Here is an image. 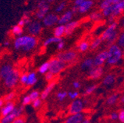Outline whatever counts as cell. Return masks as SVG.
<instances>
[{
  "mask_svg": "<svg viewBox=\"0 0 124 123\" xmlns=\"http://www.w3.org/2000/svg\"><path fill=\"white\" fill-rule=\"evenodd\" d=\"M38 43V40L36 37L30 35H24L17 37L14 40L13 47L16 50H22L24 52L33 50Z\"/></svg>",
  "mask_w": 124,
  "mask_h": 123,
  "instance_id": "cell-1",
  "label": "cell"
},
{
  "mask_svg": "<svg viewBox=\"0 0 124 123\" xmlns=\"http://www.w3.org/2000/svg\"><path fill=\"white\" fill-rule=\"evenodd\" d=\"M117 25L118 24L116 22H114L108 25L100 37L102 41H106L108 44L112 45L117 41L118 37V32L117 31Z\"/></svg>",
  "mask_w": 124,
  "mask_h": 123,
  "instance_id": "cell-2",
  "label": "cell"
},
{
  "mask_svg": "<svg viewBox=\"0 0 124 123\" xmlns=\"http://www.w3.org/2000/svg\"><path fill=\"white\" fill-rule=\"evenodd\" d=\"M107 51L108 52V57L106 60V63L108 65H115L121 60L123 58V50L116 43L110 45Z\"/></svg>",
  "mask_w": 124,
  "mask_h": 123,
  "instance_id": "cell-3",
  "label": "cell"
},
{
  "mask_svg": "<svg viewBox=\"0 0 124 123\" xmlns=\"http://www.w3.org/2000/svg\"><path fill=\"white\" fill-rule=\"evenodd\" d=\"M21 74L18 69H14L12 72L4 79L5 85L8 88H13L19 82V77Z\"/></svg>",
  "mask_w": 124,
  "mask_h": 123,
  "instance_id": "cell-4",
  "label": "cell"
},
{
  "mask_svg": "<svg viewBox=\"0 0 124 123\" xmlns=\"http://www.w3.org/2000/svg\"><path fill=\"white\" fill-rule=\"evenodd\" d=\"M52 1H39L37 3V10L36 12V16L38 19L42 20L50 10L49 3Z\"/></svg>",
  "mask_w": 124,
  "mask_h": 123,
  "instance_id": "cell-5",
  "label": "cell"
},
{
  "mask_svg": "<svg viewBox=\"0 0 124 123\" xmlns=\"http://www.w3.org/2000/svg\"><path fill=\"white\" fill-rule=\"evenodd\" d=\"M48 62L50 64L49 72H51L53 75L59 74L66 67V64H64V62H62V61L58 60L57 58H52Z\"/></svg>",
  "mask_w": 124,
  "mask_h": 123,
  "instance_id": "cell-6",
  "label": "cell"
},
{
  "mask_svg": "<svg viewBox=\"0 0 124 123\" xmlns=\"http://www.w3.org/2000/svg\"><path fill=\"white\" fill-rule=\"evenodd\" d=\"M84 103L81 99H76L73 100L69 106L70 115L82 113L84 109Z\"/></svg>",
  "mask_w": 124,
  "mask_h": 123,
  "instance_id": "cell-7",
  "label": "cell"
},
{
  "mask_svg": "<svg viewBox=\"0 0 124 123\" xmlns=\"http://www.w3.org/2000/svg\"><path fill=\"white\" fill-rule=\"evenodd\" d=\"M58 60H60L64 64L71 63L74 61L77 58V53L73 50H69L67 52H61L57 55L56 57Z\"/></svg>",
  "mask_w": 124,
  "mask_h": 123,
  "instance_id": "cell-8",
  "label": "cell"
},
{
  "mask_svg": "<svg viewBox=\"0 0 124 123\" xmlns=\"http://www.w3.org/2000/svg\"><path fill=\"white\" fill-rule=\"evenodd\" d=\"M42 30V24L39 21H33L27 25V31L30 36L36 37Z\"/></svg>",
  "mask_w": 124,
  "mask_h": 123,
  "instance_id": "cell-9",
  "label": "cell"
},
{
  "mask_svg": "<svg viewBox=\"0 0 124 123\" xmlns=\"http://www.w3.org/2000/svg\"><path fill=\"white\" fill-rule=\"evenodd\" d=\"M108 57V52L107 50L102 51L99 52L94 58V64L95 66H102L105 62H106V60Z\"/></svg>",
  "mask_w": 124,
  "mask_h": 123,
  "instance_id": "cell-10",
  "label": "cell"
},
{
  "mask_svg": "<svg viewBox=\"0 0 124 123\" xmlns=\"http://www.w3.org/2000/svg\"><path fill=\"white\" fill-rule=\"evenodd\" d=\"M58 16L55 13H48L42 19V24L45 27H52L58 23Z\"/></svg>",
  "mask_w": 124,
  "mask_h": 123,
  "instance_id": "cell-11",
  "label": "cell"
},
{
  "mask_svg": "<svg viewBox=\"0 0 124 123\" xmlns=\"http://www.w3.org/2000/svg\"><path fill=\"white\" fill-rule=\"evenodd\" d=\"M104 69L102 66H95L89 71V78L92 80H98L103 74Z\"/></svg>",
  "mask_w": 124,
  "mask_h": 123,
  "instance_id": "cell-12",
  "label": "cell"
},
{
  "mask_svg": "<svg viewBox=\"0 0 124 123\" xmlns=\"http://www.w3.org/2000/svg\"><path fill=\"white\" fill-rule=\"evenodd\" d=\"M73 14L74 13L71 10L64 12L63 15H61L60 17H58V25H65L67 23L70 22L73 18Z\"/></svg>",
  "mask_w": 124,
  "mask_h": 123,
  "instance_id": "cell-13",
  "label": "cell"
},
{
  "mask_svg": "<svg viewBox=\"0 0 124 123\" xmlns=\"http://www.w3.org/2000/svg\"><path fill=\"white\" fill-rule=\"evenodd\" d=\"M94 5V2L92 0H82L81 3L78 6V12L80 13H85L88 12Z\"/></svg>",
  "mask_w": 124,
  "mask_h": 123,
  "instance_id": "cell-14",
  "label": "cell"
},
{
  "mask_svg": "<svg viewBox=\"0 0 124 123\" xmlns=\"http://www.w3.org/2000/svg\"><path fill=\"white\" fill-rule=\"evenodd\" d=\"M112 16L115 18L120 16V14L124 11V0H120V1L112 5Z\"/></svg>",
  "mask_w": 124,
  "mask_h": 123,
  "instance_id": "cell-15",
  "label": "cell"
},
{
  "mask_svg": "<svg viewBox=\"0 0 124 123\" xmlns=\"http://www.w3.org/2000/svg\"><path fill=\"white\" fill-rule=\"evenodd\" d=\"M15 107H16L15 103L13 102H5L1 109V111H0V115L2 116H5L12 114L13 111L15 109Z\"/></svg>",
  "mask_w": 124,
  "mask_h": 123,
  "instance_id": "cell-16",
  "label": "cell"
},
{
  "mask_svg": "<svg viewBox=\"0 0 124 123\" xmlns=\"http://www.w3.org/2000/svg\"><path fill=\"white\" fill-rule=\"evenodd\" d=\"M55 85H56V82L55 81L50 82L48 83V85L46 86V88L43 90V91L40 94V99L41 100H46V98H47L48 96L50 95V94L51 93V91L55 88Z\"/></svg>",
  "mask_w": 124,
  "mask_h": 123,
  "instance_id": "cell-17",
  "label": "cell"
},
{
  "mask_svg": "<svg viewBox=\"0 0 124 123\" xmlns=\"http://www.w3.org/2000/svg\"><path fill=\"white\" fill-rule=\"evenodd\" d=\"M85 116L83 113L70 115L64 121V123H81Z\"/></svg>",
  "mask_w": 124,
  "mask_h": 123,
  "instance_id": "cell-18",
  "label": "cell"
},
{
  "mask_svg": "<svg viewBox=\"0 0 124 123\" xmlns=\"http://www.w3.org/2000/svg\"><path fill=\"white\" fill-rule=\"evenodd\" d=\"M79 24L80 22L78 21H71L70 22L65 24V35L70 36L75 31V29L79 26Z\"/></svg>",
  "mask_w": 124,
  "mask_h": 123,
  "instance_id": "cell-19",
  "label": "cell"
},
{
  "mask_svg": "<svg viewBox=\"0 0 124 123\" xmlns=\"http://www.w3.org/2000/svg\"><path fill=\"white\" fill-rule=\"evenodd\" d=\"M13 67L11 64H6L3 65L1 68H0V74H1L2 79H5L6 77H8L13 70Z\"/></svg>",
  "mask_w": 124,
  "mask_h": 123,
  "instance_id": "cell-20",
  "label": "cell"
},
{
  "mask_svg": "<svg viewBox=\"0 0 124 123\" xmlns=\"http://www.w3.org/2000/svg\"><path fill=\"white\" fill-rule=\"evenodd\" d=\"M94 67H95L94 60H93V58H90L84 60V61L81 64V68L83 70H90Z\"/></svg>",
  "mask_w": 124,
  "mask_h": 123,
  "instance_id": "cell-21",
  "label": "cell"
},
{
  "mask_svg": "<svg viewBox=\"0 0 124 123\" xmlns=\"http://www.w3.org/2000/svg\"><path fill=\"white\" fill-rule=\"evenodd\" d=\"M53 34L54 37L62 38L65 35V27L64 25H58L53 29Z\"/></svg>",
  "mask_w": 124,
  "mask_h": 123,
  "instance_id": "cell-22",
  "label": "cell"
},
{
  "mask_svg": "<svg viewBox=\"0 0 124 123\" xmlns=\"http://www.w3.org/2000/svg\"><path fill=\"white\" fill-rule=\"evenodd\" d=\"M37 80H38V78H37L36 73L34 72H31L27 74V81L25 86H33L37 83Z\"/></svg>",
  "mask_w": 124,
  "mask_h": 123,
  "instance_id": "cell-23",
  "label": "cell"
},
{
  "mask_svg": "<svg viewBox=\"0 0 124 123\" xmlns=\"http://www.w3.org/2000/svg\"><path fill=\"white\" fill-rule=\"evenodd\" d=\"M115 82V76L113 74H108L104 77L103 79V84L104 86H111Z\"/></svg>",
  "mask_w": 124,
  "mask_h": 123,
  "instance_id": "cell-24",
  "label": "cell"
},
{
  "mask_svg": "<svg viewBox=\"0 0 124 123\" xmlns=\"http://www.w3.org/2000/svg\"><path fill=\"white\" fill-rule=\"evenodd\" d=\"M23 32H24L23 27H21L18 24L14 25L12 27V29H11V33H12V34L13 36H17V37H19V36H22Z\"/></svg>",
  "mask_w": 124,
  "mask_h": 123,
  "instance_id": "cell-25",
  "label": "cell"
},
{
  "mask_svg": "<svg viewBox=\"0 0 124 123\" xmlns=\"http://www.w3.org/2000/svg\"><path fill=\"white\" fill-rule=\"evenodd\" d=\"M62 41V38H56V37H50L48 38H46L44 43H43V45L44 47H47L50 44H52V43H59L60 41Z\"/></svg>",
  "mask_w": 124,
  "mask_h": 123,
  "instance_id": "cell-26",
  "label": "cell"
},
{
  "mask_svg": "<svg viewBox=\"0 0 124 123\" xmlns=\"http://www.w3.org/2000/svg\"><path fill=\"white\" fill-rule=\"evenodd\" d=\"M24 111V106L21 105L19 107H15L14 110L12 112V114L15 116V118H19L22 116Z\"/></svg>",
  "mask_w": 124,
  "mask_h": 123,
  "instance_id": "cell-27",
  "label": "cell"
},
{
  "mask_svg": "<svg viewBox=\"0 0 124 123\" xmlns=\"http://www.w3.org/2000/svg\"><path fill=\"white\" fill-rule=\"evenodd\" d=\"M89 17L90 20H92V21L98 22V21H100L103 18V16H102V14H101V12L94 11V12H92L89 14Z\"/></svg>",
  "mask_w": 124,
  "mask_h": 123,
  "instance_id": "cell-28",
  "label": "cell"
},
{
  "mask_svg": "<svg viewBox=\"0 0 124 123\" xmlns=\"http://www.w3.org/2000/svg\"><path fill=\"white\" fill-rule=\"evenodd\" d=\"M49 69H50V64L48 61H46V62H44L39 66L38 72L41 74H46L49 72Z\"/></svg>",
  "mask_w": 124,
  "mask_h": 123,
  "instance_id": "cell-29",
  "label": "cell"
},
{
  "mask_svg": "<svg viewBox=\"0 0 124 123\" xmlns=\"http://www.w3.org/2000/svg\"><path fill=\"white\" fill-rule=\"evenodd\" d=\"M118 99H119V95L117 94H113L107 98L106 103L108 105H113L117 102Z\"/></svg>",
  "mask_w": 124,
  "mask_h": 123,
  "instance_id": "cell-30",
  "label": "cell"
},
{
  "mask_svg": "<svg viewBox=\"0 0 124 123\" xmlns=\"http://www.w3.org/2000/svg\"><path fill=\"white\" fill-rule=\"evenodd\" d=\"M101 43H102L101 38L100 37H98L91 42V43L89 44V48L91 50H95L101 44Z\"/></svg>",
  "mask_w": 124,
  "mask_h": 123,
  "instance_id": "cell-31",
  "label": "cell"
},
{
  "mask_svg": "<svg viewBox=\"0 0 124 123\" xmlns=\"http://www.w3.org/2000/svg\"><path fill=\"white\" fill-rule=\"evenodd\" d=\"M113 5V0H103V1H102L99 5V7L100 9L102 10L106 9L107 7H110Z\"/></svg>",
  "mask_w": 124,
  "mask_h": 123,
  "instance_id": "cell-32",
  "label": "cell"
},
{
  "mask_svg": "<svg viewBox=\"0 0 124 123\" xmlns=\"http://www.w3.org/2000/svg\"><path fill=\"white\" fill-rule=\"evenodd\" d=\"M15 116L10 114L5 116H2L0 118V123H12V122L15 119Z\"/></svg>",
  "mask_w": 124,
  "mask_h": 123,
  "instance_id": "cell-33",
  "label": "cell"
},
{
  "mask_svg": "<svg viewBox=\"0 0 124 123\" xmlns=\"http://www.w3.org/2000/svg\"><path fill=\"white\" fill-rule=\"evenodd\" d=\"M117 45L121 49H124V31L120 33V34L118 35L117 39Z\"/></svg>",
  "mask_w": 124,
  "mask_h": 123,
  "instance_id": "cell-34",
  "label": "cell"
},
{
  "mask_svg": "<svg viewBox=\"0 0 124 123\" xmlns=\"http://www.w3.org/2000/svg\"><path fill=\"white\" fill-rule=\"evenodd\" d=\"M89 48V43L86 41H83L78 44V50L80 52H86Z\"/></svg>",
  "mask_w": 124,
  "mask_h": 123,
  "instance_id": "cell-35",
  "label": "cell"
},
{
  "mask_svg": "<svg viewBox=\"0 0 124 123\" xmlns=\"http://www.w3.org/2000/svg\"><path fill=\"white\" fill-rule=\"evenodd\" d=\"M15 97H16V93L14 91H10L4 97L3 100H4L5 102H13V100L15 99Z\"/></svg>",
  "mask_w": 124,
  "mask_h": 123,
  "instance_id": "cell-36",
  "label": "cell"
},
{
  "mask_svg": "<svg viewBox=\"0 0 124 123\" xmlns=\"http://www.w3.org/2000/svg\"><path fill=\"white\" fill-rule=\"evenodd\" d=\"M97 88H98V86L95 84L91 85V86L86 87V88L85 89V91H84V95H89V94H92L93 92L97 89Z\"/></svg>",
  "mask_w": 124,
  "mask_h": 123,
  "instance_id": "cell-37",
  "label": "cell"
},
{
  "mask_svg": "<svg viewBox=\"0 0 124 123\" xmlns=\"http://www.w3.org/2000/svg\"><path fill=\"white\" fill-rule=\"evenodd\" d=\"M67 94H68V93H67V91H61L58 92L57 94H56V97H57V99H58L59 101H64V100L67 98Z\"/></svg>",
  "mask_w": 124,
  "mask_h": 123,
  "instance_id": "cell-38",
  "label": "cell"
},
{
  "mask_svg": "<svg viewBox=\"0 0 124 123\" xmlns=\"http://www.w3.org/2000/svg\"><path fill=\"white\" fill-rule=\"evenodd\" d=\"M67 6V2H60L55 7V13H61L63 10H64V9L66 8Z\"/></svg>",
  "mask_w": 124,
  "mask_h": 123,
  "instance_id": "cell-39",
  "label": "cell"
},
{
  "mask_svg": "<svg viewBox=\"0 0 124 123\" xmlns=\"http://www.w3.org/2000/svg\"><path fill=\"white\" fill-rule=\"evenodd\" d=\"M101 14H102L103 17L104 16V17H107V18L109 17L110 16H112V6L108 7L106 9L102 10Z\"/></svg>",
  "mask_w": 124,
  "mask_h": 123,
  "instance_id": "cell-40",
  "label": "cell"
},
{
  "mask_svg": "<svg viewBox=\"0 0 124 123\" xmlns=\"http://www.w3.org/2000/svg\"><path fill=\"white\" fill-rule=\"evenodd\" d=\"M28 95H29L31 101H33V100H35L36 99L40 98V93H39L38 91H31Z\"/></svg>",
  "mask_w": 124,
  "mask_h": 123,
  "instance_id": "cell-41",
  "label": "cell"
},
{
  "mask_svg": "<svg viewBox=\"0 0 124 123\" xmlns=\"http://www.w3.org/2000/svg\"><path fill=\"white\" fill-rule=\"evenodd\" d=\"M67 96H68L70 99L75 100H76L77 98L78 99V97H79V92H78V91H70L69 93H68V94H67Z\"/></svg>",
  "mask_w": 124,
  "mask_h": 123,
  "instance_id": "cell-42",
  "label": "cell"
},
{
  "mask_svg": "<svg viewBox=\"0 0 124 123\" xmlns=\"http://www.w3.org/2000/svg\"><path fill=\"white\" fill-rule=\"evenodd\" d=\"M31 104H32V105L34 109H39V108L41 107L42 105V100L40 98H39V99H36V100L32 101Z\"/></svg>",
  "mask_w": 124,
  "mask_h": 123,
  "instance_id": "cell-43",
  "label": "cell"
},
{
  "mask_svg": "<svg viewBox=\"0 0 124 123\" xmlns=\"http://www.w3.org/2000/svg\"><path fill=\"white\" fill-rule=\"evenodd\" d=\"M22 19L24 21L25 25H27V26L31 22V19H30V16L28 15V13H27V12H25V13H24L23 16L22 17Z\"/></svg>",
  "mask_w": 124,
  "mask_h": 123,
  "instance_id": "cell-44",
  "label": "cell"
},
{
  "mask_svg": "<svg viewBox=\"0 0 124 123\" xmlns=\"http://www.w3.org/2000/svg\"><path fill=\"white\" fill-rule=\"evenodd\" d=\"M27 81V73L22 74L19 77V82L23 85H26Z\"/></svg>",
  "mask_w": 124,
  "mask_h": 123,
  "instance_id": "cell-45",
  "label": "cell"
},
{
  "mask_svg": "<svg viewBox=\"0 0 124 123\" xmlns=\"http://www.w3.org/2000/svg\"><path fill=\"white\" fill-rule=\"evenodd\" d=\"M31 102H32V101H31L29 95H25L23 98H22V105L25 106V105H30Z\"/></svg>",
  "mask_w": 124,
  "mask_h": 123,
  "instance_id": "cell-46",
  "label": "cell"
},
{
  "mask_svg": "<svg viewBox=\"0 0 124 123\" xmlns=\"http://www.w3.org/2000/svg\"><path fill=\"white\" fill-rule=\"evenodd\" d=\"M54 76H55V75H53L51 72H48L47 73H46V74H45V80H46V81L52 82V80H53V78H54Z\"/></svg>",
  "mask_w": 124,
  "mask_h": 123,
  "instance_id": "cell-47",
  "label": "cell"
},
{
  "mask_svg": "<svg viewBox=\"0 0 124 123\" xmlns=\"http://www.w3.org/2000/svg\"><path fill=\"white\" fill-rule=\"evenodd\" d=\"M118 114V119L120 122L124 123V109H122L119 111Z\"/></svg>",
  "mask_w": 124,
  "mask_h": 123,
  "instance_id": "cell-48",
  "label": "cell"
},
{
  "mask_svg": "<svg viewBox=\"0 0 124 123\" xmlns=\"http://www.w3.org/2000/svg\"><path fill=\"white\" fill-rule=\"evenodd\" d=\"M12 123H25V119L24 117L21 116V117H19V118H16L13 122Z\"/></svg>",
  "mask_w": 124,
  "mask_h": 123,
  "instance_id": "cell-49",
  "label": "cell"
},
{
  "mask_svg": "<svg viewBox=\"0 0 124 123\" xmlns=\"http://www.w3.org/2000/svg\"><path fill=\"white\" fill-rule=\"evenodd\" d=\"M109 119L112 121H115V120L118 119V114L117 112H112V113H111V114L109 115Z\"/></svg>",
  "mask_w": 124,
  "mask_h": 123,
  "instance_id": "cell-50",
  "label": "cell"
},
{
  "mask_svg": "<svg viewBox=\"0 0 124 123\" xmlns=\"http://www.w3.org/2000/svg\"><path fill=\"white\" fill-rule=\"evenodd\" d=\"M64 45H65V43H64V42L63 41H60L59 43H57V48H58V50H63L64 47Z\"/></svg>",
  "mask_w": 124,
  "mask_h": 123,
  "instance_id": "cell-51",
  "label": "cell"
},
{
  "mask_svg": "<svg viewBox=\"0 0 124 123\" xmlns=\"http://www.w3.org/2000/svg\"><path fill=\"white\" fill-rule=\"evenodd\" d=\"M72 86L74 88L78 89V88H81V83L79 81H74L72 83Z\"/></svg>",
  "mask_w": 124,
  "mask_h": 123,
  "instance_id": "cell-52",
  "label": "cell"
},
{
  "mask_svg": "<svg viewBox=\"0 0 124 123\" xmlns=\"http://www.w3.org/2000/svg\"><path fill=\"white\" fill-rule=\"evenodd\" d=\"M115 17L114 16H110L109 17H108V22H109L110 24H112V23H113L114 22H115Z\"/></svg>",
  "mask_w": 124,
  "mask_h": 123,
  "instance_id": "cell-53",
  "label": "cell"
},
{
  "mask_svg": "<svg viewBox=\"0 0 124 123\" xmlns=\"http://www.w3.org/2000/svg\"><path fill=\"white\" fill-rule=\"evenodd\" d=\"M81 123H91V120H90V119L89 118H88V117H84V119H83V121H82V122Z\"/></svg>",
  "mask_w": 124,
  "mask_h": 123,
  "instance_id": "cell-54",
  "label": "cell"
},
{
  "mask_svg": "<svg viewBox=\"0 0 124 123\" xmlns=\"http://www.w3.org/2000/svg\"><path fill=\"white\" fill-rule=\"evenodd\" d=\"M19 26H20L21 27H23L24 26H25V24H24V21L21 19L19 21V22H18V24H17Z\"/></svg>",
  "mask_w": 124,
  "mask_h": 123,
  "instance_id": "cell-55",
  "label": "cell"
},
{
  "mask_svg": "<svg viewBox=\"0 0 124 123\" xmlns=\"http://www.w3.org/2000/svg\"><path fill=\"white\" fill-rule=\"evenodd\" d=\"M4 104H5V102L3 100V99H0V110H1V109L4 105Z\"/></svg>",
  "mask_w": 124,
  "mask_h": 123,
  "instance_id": "cell-56",
  "label": "cell"
},
{
  "mask_svg": "<svg viewBox=\"0 0 124 123\" xmlns=\"http://www.w3.org/2000/svg\"><path fill=\"white\" fill-rule=\"evenodd\" d=\"M4 45L5 46V47H8V46L10 45V41H5V43H4Z\"/></svg>",
  "mask_w": 124,
  "mask_h": 123,
  "instance_id": "cell-57",
  "label": "cell"
},
{
  "mask_svg": "<svg viewBox=\"0 0 124 123\" xmlns=\"http://www.w3.org/2000/svg\"><path fill=\"white\" fill-rule=\"evenodd\" d=\"M121 25H122V27L124 28V16L123 17V19H122V20H121Z\"/></svg>",
  "mask_w": 124,
  "mask_h": 123,
  "instance_id": "cell-58",
  "label": "cell"
},
{
  "mask_svg": "<svg viewBox=\"0 0 124 123\" xmlns=\"http://www.w3.org/2000/svg\"><path fill=\"white\" fill-rule=\"evenodd\" d=\"M120 102H122V103H124V94H123V95L121 97V98H120Z\"/></svg>",
  "mask_w": 124,
  "mask_h": 123,
  "instance_id": "cell-59",
  "label": "cell"
},
{
  "mask_svg": "<svg viewBox=\"0 0 124 123\" xmlns=\"http://www.w3.org/2000/svg\"><path fill=\"white\" fill-rule=\"evenodd\" d=\"M123 57H124V51H123Z\"/></svg>",
  "mask_w": 124,
  "mask_h": 123,
  "instance_id": "cell-60",
  "label": "cell"
},
{
  "mask_svg": "<svg viewBox=\"0 0 124 123\" xmlns=\"http://www.w3.org/2000/svg\"><path fill=\"white\" fill-rule=\"evenodd\" d=\"M2 79V77H1V74H0V80Z\"/></svg>",
  "mask_w": 124,
  "mask_h": 123,
  "instance_id": "cell-61",
  "label": "cell"
}]
</instances>
